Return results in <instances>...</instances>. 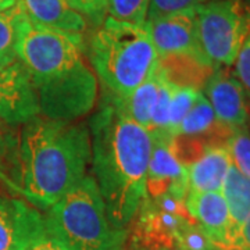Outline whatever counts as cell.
I'll use <instances>...</instances> for the list:
<instances>
[{"label": "cell", "mask_w": 250, "mask_h": 250, "mask_svg": "<svg viewBox=\"0 0 250 250\" xmlns=\"http://www.w3.org/2000/svg\"><path fill=\"white\" fill-rule=\"evenodd\" d=\"M16 54L32 80L45 118L74 121L93 108L98 81L83 60L81 34L36 24L24 14Z\"/></svg>", "instance_id": "obj_1"}, {"label": "cell", "mask_w": 250, "mask_h": 250, "mask_svg": "<svg viewBox=\"0 0 250 250\" xmlns=\"http://www.w3.org/2000/svg\"><path fill=\"white\" fill-rule=\"evenodd\" d=\"M90 146L93 178L108 221L125 229L146 196L152 136L107 100L90 121Z\"/></svg>", "instance_id": "obj_2"}, {"label": "cell", "mask_w": 250, "mask_h": 250, "mask_svg": "<svg viewBox=\"0 0 250 250\" xmlns=\"http://www.w3.org/2000/svg\"><path fill=\"white\" fill-rule=\"evenodd\" d=\"M18 135V188L29 203L49 208L85 177L90 134L72 121L34 117Z\"/></svg>", "instance_id": "obj_3"}, {"label": "cell", "mask_w": 250, "mask_h": 250, "mask_svg": "<svg viewBox=\"0 0 250 250\" xmlns=\"http://www.w3.org/2000/svg\"><path fill=\"white\" fill-rule=\"evenodd\" d=\"M89 59L111 98L128 96L159 65V54L145 25L107 17L90 36Z\"/></svg>", "instance_id": "obj_4"}, {"label": "cell", "mask_w": 250, "mask_h": 250, "mask_svg": "<svg viewBox=\"0 0 250 250\" xmlns=\"http://www.w3.org/2000/svg\"><path fill=\"white\" fill-rule=\"evenodd\" d=\"M46 225L70 250H124L126 231L116 229L93 177L85 175L49 207Z\"/></svg>", "instance_id": "obj_5"}, {"label": "cell", "mask_w": 250, "mask_h": 250, "mask_svg": "<svg viewBox=\"0 0 250 250\" xmlns=\"http://www.w3.org/2000/svg\"><path fill=\"white\" fill-rule=\"evenodd\" d=\"M202 50L213 67H231L250 32V6L243 0H210L196 7Z\"/></svg>", "instance_id": "obj_6"}, {"label": "cell", "mask_w": 250, "mask_h": 250, "mask_svg": "<svg viewBox=\"0 0 250 250\" xmlns=\"http://www.w3.org/2000/svg\"><path fill=\"white\" fill-rule=\"evenodd\" d=\"M131 236V250H178L182 229L195 220L189 215L185 199L166 193L145 196L136 213Z\"/></svg>", "instance_id": "obj_7"}, {"label": "cell", "mask_w": 250, "mask_h": 250, "mask_svg": "<svg viewBox=\"0 0 250 250\" xmlns=\"http://www.w3.org/2000/svg\"><path fill=\"white\" fill-rule=\"evenodd\" d=\"M145 28L152 38L159 57L189 56L213 65L207 60L200 46L196 9L182 10L147 20Z\"/></svg>", "instance_id": "obj_8"}, {"label": "cell", "mask_w": 250, "mask_h": 250, "mask_svg": "<svg viewBox=\"0 0 250 250\" xmlns=\"http://www.w3.org/2000/svg\"><path fill=\"white\" fill-rule=\"evenodd\" d=\"M38 114V93L25 67L17 59L0 64V120L16 126Z\"/></svg>", "instance_id": "obj_9"}, {"label": "cell", "mask_w": 250, "mask_h": 250, "mask_svg": "<svg viewBox=\"0 0 250 250\" xmlns=\"http://www.w3.org/2000/svg\"><path fill=\"white\" fill-rule=\"evenodd\" d=\"M229 67H215L205 83L206 98L210 102L220 124L231 131L248 126V95Z\"/></svg>", "instance_id": "obj_10"}, {"label": "cell", "mask_w": 250, "mask_h": 250, "mask_svg": "<svg viewBox=\"0 0 250 250\" xmlns=\"http://www.w3.org/2000/svg\"><path fill=\"white\" fill-rule=\"evenodd\" d=\"M166 193L185 199L188 171L181 164L171 146V139L152 136V153L146 174V196L159 197Z\"/></svg>", "instance_id": "obj_11"}, {"label": "cell", "mask_w": 250, "mask_h": 250, "mask_svg": "<svg viewBox=\"0 0 250 250\" xmlns=\"http://www.w3.org/2000/svg\"><path fill=\"white\" fill-rule=\"evenodd\" d=\"M185 206L189 215L203 229V232L213 243L214 249L225 250L229 238L231 218H229L228 205L224 199L223 193L188 192L185 197Z\"/></svg>", "instance_id": "obj_12"}, {"label": "cell", "mask_w": 250, "mask_h": 250, "mask_svg": "<svg viewBox=\"0 0 250 250\" xmlns=\"http://www.w3.org/2000/svg\"><path fill=\"white\" fill-rule=\"evenodd\" d=\"M43 224L45 217L36 208L0 193V250H21Z\"/></svg>", "instance_id": "obj_13"}, {"label": "cell", "mask_w": 250, "mask_h": 250, "mask_svg": "<svg viewBox=\"0 0 250 250\" xmlns=\"http://www.w3.org/2000/svg\"><path fill=\"white\" fill-rule=\"evenodd\" d=\"M231 164V157L225 146L208 147L196 161L187 167L188 192H221Z\"/></svg>", "instance_id": "obj_14"}, {"label": "cell", "mask_w": 250, "mask_h": 250, "mask_svg": "<svg viewBox=\"0 0 250 250\" xmlns=\"http://www.w3.org/2000/svg\"><path fill=\"white\" fill-rule=\"evenodd\" d=\"M17 3L36 24L81 35L86 29V18L72 9L67 0H17Z\"/></svg>", "instance_id": "obj_15"}, {"label": "cell", "mask_w": 250, "mask_h": 250, "mask_svg": "<svg viewBox=\"0 0 250 250\" xmlns=\"http://www.w3.org/2000/svg\"><path fill=\"white\" fill-rule=\"evenodd\" d=\"M160 83L161 71L157 65L156 71L145 82H142L136 89L132 90L128 96L121 99L110 96V100L116 104L117 108L123 114L149 131V126L152 123L153 110H154L159 90H160Z\"/></svg>", "instance_id": "obj_16"}, {"label": "cell", "mask_w": 250, "mask_h": 250, "mask_svg": "<svg viewBox=\"0 0 250 250\" xmlns=\"http://www.w3.org/2000/svg\"><path fill=\"white\" fill-rule=\"evenodd\" d=\"M221 193L228 205L229 218H231L229 238L225 248V250H228V246L235 233L238 232L242 224L250 215V177L243 175L233 164H231L224 181Z\"/></svg>", "instance_id": "obj_17"}, {"label": "cell", "mask_w": 250, "mask_h": 250, "mask_svg": "<svg viewBox=\"0 0 250 250\" xmlns=\"http://www.w3.org/2000/svg\"><path fill=\"white\" fill-rule=\"evenodd\" d=\"M22 17L24 11L18 3L10 9L0 11V64H7L17 59L16 46Z\"/></svg>", "instance_id": "obj_18"}, {"label": "cell", "mask_w": 250, "mask_h": 250, "mask_svg": "<svg viewBox=\"0 0 250 250\" xmlns=\"http://www.w3.org/2000/svg\"><path fill=\"white\" fill-rule=\"evenodd\" d=\"M16 170L18 178V136L13 125L0 120V179L13 187L9 171Z\"/></svg>", "instance_id": "obj_19"}, {"label": "cell", "mask_w": 250, "mask_h": 250, "mask_svg": "<svg viewBox=\"0 0 250 250\" xmlns=\"http://www.w3.org/2000/svg\"><path fill=\"white\" fill-rule=\"evenodd\" d=\"M199 92L200 90L192 86L174 85L171 93L170 110H168V134L171 138L177 135L179 125L182 124L184 118L188 116L192 106L195 104Z\"/></svg>", "instance_id": "obj_20"}, {"label": "cell", "mask_w": 250, "mask_h": 250, "mask_svg": "<svg viewBox=\"0 0 250 250\" xmlns=\"http://www.w3.org/2000/svg\"><path fill=\"white\" fill-rule=\"evenodd\" d=\"M150 0H108V17L143 27L147 20Z\"/></svg>", "instance_id": "obj_21"}, {"label": "cell", "mask_w": 250, "mask_h": 250, "mask_svg": "<svg viewBox=\"0 0 250 250\" xmlns=\"http://www.w3.org/2000/svg\"><path fill=\"white\" fill-rule=\"evenodd\" d=\"M225 147L233 166L243 175L250 177V131L248 126L232 131L225 143Z\"/></svg>", "instance_id": "obj_22"}, {"label": "cell", "mask_w": 250, "mask_h": 250, "mask_svg": "<svg viewBox=\"0 0 250 250\" xmlns=\"http://www.w3.org/2000/svg\"><path fill=\"white\" fill-rule=\"evenodd\" d=\"M206 1H210V0H150L147 20L167 16V14L182 11V10L196 9L197 6L203 4Z\"/></svg>", "instance_id": "obj_23"}, {"label": "cell", "mask_w": 250, "mask_h": 250, "mask_svg": "<svg viewBox=\"0 0 250 250\" xmlns=\"http://www.w3.org/2000/svg\"><path fill=\"white\" fill-rule=\"evenodd\" d=\"M67 1L75 11H78L85 18H89L96 27H99L106 20L108 0H67Z\"/></svg>", "instance_id": "obj_24"}, {"label": "cell", "mask_w": 250, "mask_h": 250, "mask_svg": "<svg viewBox=\"0 0 250 250\" xmlns=\"http://www.w3.org/2000/svg\"><path fill=\"white\" fill-rule=\"evenodd\" d=\"M21 250H70L49 231L45 224L21 248Z\"/></svg>", "instance_id": "obj_25"}, {"label": "cell", "mask_w": 250, "mask_h": 250, "mask_svg": "<svg viewBox=\"0 0 250 250\" xmlns=\"http://www.w3.org/2000/svg\"><path fill=\"white\" fill-rule=\"evenodd\" d=\"M235 77L241 82L246 95L250 98V32L235 60Z\"/></svg>", "instance_id": "obj_26"}, {"label": "cell", "mask_w": 250, "mask_h": 250, "mask_svg": "<svg viewBox=\"0 0 250 250\" xmlns=\"http://www.w3.org/2000/svg\"><path fill=\"white\" fill-rule=\"evenodd\" d=\"M228 250H250V215L235 233Z\"/></svg>", "instance_id": "obj_27"}, {"label": "cell", "mask_w": 250, "mask_h": 250, "mask_svg": "<svg viewBox=\"0 0 250 250\" xmlns=\"http://www.w3.org/2000/svg\"><path fill=\"white\" fill-rule=\"evenodd\" d=\"M16 4H17V0H0V11H4Z\"/></svg>", "instance_id": "obj_28"}, {"label": "cell", "mask_w": 250, "mask_h": 250, "mask_svg": "<svg viewBox=\"0 0 250 250\" xmlns=\"http://www.w3.org/2000/svg\"><path fill=\"white\" fill-rule=\"evenodd\" d=\"M243 1H245L246 4H249V6H250V0H243Z\"/></svg>", "instance_id": "obj_29"}]
</instances>
